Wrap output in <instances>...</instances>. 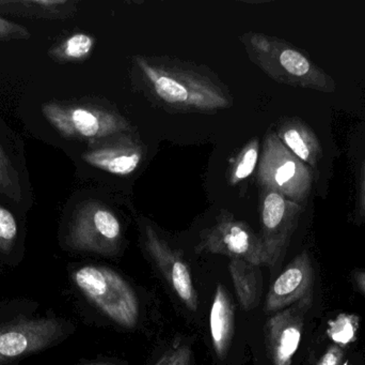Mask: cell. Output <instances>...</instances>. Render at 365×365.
<instances>
[{
	"instance_id": "1",
	"label": "cell",
	"mask_w": 365,
	"mask_h": 365,
	"mask_svg": "<svg viewBox=\"0 0 365 365\" xmlns=\"http://www.w3.org/2000/svg\"><path fill=\"white\" fill-rule=\"evenodd\" d=\"M141 85L158 104L188 113H210L231 105L225 90L197 69L169 58L134 57Z\"/></svg>"
},
{
	"instance_id": "2",
	"label": "cell",
	"mask_w": 365,
	"mask_h": 365,
	"mask_svg": "<svg viewBox=\"0 0 365 365\" xmlns=\"http://www.w3.org/2000/svg\"><path fill=\"white\" fill-rule=\"evenodd\" d=\"M27 300L0 304V365H17L59 344L71 332L63 319L36 313Z\"/></svg>"
},
{
	"instance_id": "3",
	"label": "cell",
	"mask_w": 365,
	"mask_h": 365,
	"mask_svg": "<svg viewBox=\"0 0 365 365\" xmlns=\"http://www.w3.org/2000/svg\"><path fill=\"white\" fill-rule=\"evenodd\" d=\"M242 42L250 59L278 83L325 94L336 91L334 77L287 41L251 32L242 36Z\"/></svg>"
},
{
	"instance_id": "4",
	"label": "cell",
	"mask_w": 365,
	"mask_h": 365,
	"mask_svg": "<svg viewBox=\"0 0 365 365\" xmlns=\"http://www.w3.org/2000/svg\"><path fill=\"white\" fill-rule=\"evenodd\" d=\"M78 291L109 319L133 329L139 321V301L130 285L110 268L83 266L73 272Z\"/></svg>"
},
{
	"instance_id": "5",
	"label": "cell",
	"mask_w": 365,
	"mask_h": 365,
	"mask_svg": "<svg viewBox=\"0 0 365 365\" xmlns=\"http://www.w3.org/2000/svg\"><path fill=\"white\" fill-rule=\"evenodd\" d=\"M257 177L262 188L277 191L302 207H306L314 184L312 171L283 145L274 132L266 135Z\"/></svg>"
},
{
	"instance_id": "6",
	"label": "cell",
	"mask_w": 365,
	"mask_h": 365,
	"mask_svg": "<svg viewBox=\"0 0 365 365\" xmlns=\"http://www.w3.org/2000/svg\"><path fill=\"white\" fill-rule=\"evenodd\" d=\"M42 114L62 136L68 139L93 143L130 131L125 118L98 105L49 102L43 106Z\"/></svg>"
},
{
	"instance_id": "7",
	"label": "cell",
	"mask_w": 365,
	"mask_h": 365,
	"mask_svg": "<svg viewBox=\"0 0 365 365\" xmlns=\"http://www.w3.org/2000/svg\"><path fill=\"white\" fill-rule=\"evenodd\" d=\"M66 242L78 252L115 255L122 244L121 223L104 204L85 201L74 212Z\"/></svg>"
},
{
	"instance_id": "8",
	"label": "cell",
	"mask_w": 365,
	"mask_h": 365,
	"mask_svg": "<svg viewBox=\"0 0 365 365\" xmlns=\"http://www.w3.org/2000/svg\"><path fill=\"white\" fill-rule=\"evenodd\" d=\"M197 251L244 259L259 267L276 264L261 236L227 212H222L216 224L204 233Z\"/></svg>"
},
{
	"instance_id": "9",
	"label": "cell",
	"mask_w": 365,
	"mask_h": 365,
	"mask_svg": "<svg viewBox=\"0 0 365 365\" xmlns=\"http://www.w3.org/2000/svg\"><path fill=\"white\" fill-rule=\"evenodd\" d=\"M304 211V207L289 201L281 193L262 188L261 238L276 263L287 250Z\"/></svg>"
},
{
	"instance_id": "10",
	"label": "cell",
	"mask_w": 365,
	"mask_h": 365,
	"mask_svg": "<svg viewBox=\"0 0 365 365\" xmlns=\"http://www.w3.org/2000/svg\"><path fill=\"white\" fill-rule=\"evenodd\" d=\"M313 299L302 300L284 310L274 313L265 326L268 356L274 365H291L299 347L304 316Z\"/></svg>"
},
{
	"instance_id": "11",
	"label": "cell",
	"mask_w": 365,
	"mask_h": 365,
	"mask_svg": "<svg viewBox=\"0 0 365 365\" xmlns=\"http://www.w3.org/2000/svg\"><path fill=\"white\" fill-rule=\"evenodd\" d=\"M145 246L182 304L195 312L197 309V291L181 253L173 250L150 225L145 227Z\"/></svg>"
},
{
	"instance_id": "12",
	"label": "cell",
	"mask_w": 365,
	"mask_h": 365,
	"mask_svg": "<svg viewBox=\"0 0 365 365\" xmlns=\"http://www.w3.org/2000/svg\"><path fill=\"white\" fill-rule=\"evenodd\" d=\"M91 144L83 159L96 169L113 175L126 176L134 173L145 152L138 141L126 132L117 133Z\"/></svg>"
},
{
	"instance_id": "13",
	"label": "cell",
	"mask_w": 365,
	"mask_h": 365,
	"mask_svg": "<svg viewBox=\"0 0 365 365\" xmlns=\"http://www.w3.org/2000/svg\"><path fill=\"white\" fill-rule=\"evenodd\" d=\"M313 299V268L308 253L296 256L270 287L265 312L277 313L302 300Z\"/></svg>"
},
{
	"instance_id": "14",
	"label": "cell",
	"mask_w": 365,
	"mask_h": 365,
	"mask_svg": "<svg viewBox=\"0 0 365 365\" xmlns=\"http://www.w3.org/2000/svg\"><path fill=\"white\" fill-rule=\"evenodd\" d=\"M276 134L283 145L312 171L314 182L319 181V186L324 188L325 152L314 130L299 118H289L281 122Z\"/></svg>"
},
{
	"instance_id": "15",
	"label": "cell",
	"mask_w": 365,
	"mask_h": 365,
	"mask_svg": "<svg viewBox=\"0 0 365 365\" xmlns=\"http://www.w3.org/2000/svg\"><path fill=\"white\" fill-rule=\"evenodd\" d=\"M235 328V308L227 289L219 284L210 313V331L215 353L221 359L227 357Z\"/></svg>"
},
{
	"instance_id": "16",
	"label": "cell",
	"mask_w": 365,
	"mask_h": 365,
	"mask_svg": "<svg viewBox=\"0 0 365 365\" xmlns=\"http://www.w3.org/2000/svg\"><path fill=\"white\" fill-rule=\"evenodd\" d=\"M229 271L240 306L245 311L253 310L262 296L263 280L259 266L252 265L244 259H231Z\"/></svg>"
},
{
	"instance_id": "17",
	"label": "cell",
	"mask_w": 365,
	"mask_h": 365,
	"mask_svg": "<svg viewBox=\"0 0 365 365\" xmlns=\"http://www.w3.org/2000/svg\"><path fill=\"white\" fill-rule=\"evenodd\" d=\"M94 39L87 34L78 32L62 41L49 51V56L57 61H83L91 54Z\"/></svg>"
},
{
	"instance_id": "18",
	"label": "cell",
	"mask_w": 365,
	"mask_h": 365,
	"mask_svg": "<svg viewBox=\"0 0 365 365\" xmlns=\"http://www.w3.org/2000/svg\"><path fill=\"white\" fill-rule=\"evenodd\" d=\"M259 139H252L245 146L230 171V184L232 186L247 179L255 171L259 162Z\"/></svg>"
},
{
	"instance_id": "19",
	"label": "cell",
	"mask_w": 365,
	"mask_h": 365,
	"mask_svg": "<svg viewBox=\"0 0 365 365\" xmlns=\"http://www.w3.org/2000/svg\"><path fill=\"white\" fill-rule=\"evenodd\" d=\"M359 319L356 315L341 314L330 321L328 336L339 346H346L357 339Z\"/></svg>"
},
{
	"instance_id": "20",
	"label": "cell",
	"mask_w": 365,
	"mask_h": 365,
	"mask_svg": "<svg viewBox=\"0 0 365 365\" xmlns=\"http://www.w3.org/2000/svg\"><path fill=\"white\" fill-rule=\"evenodd\" d=\"M0 193L19 201L21 197L19 178L8 156L0 146Z\"/></svg>"
},
{
	"instance_id": "21",
	"label": "cell",
	"mask_w": 365,
	"mask_h": 365,
	"mask_svg": "<svg viewBox=\"0 0 365 365\" xmlns=\"http://www.w3.org/2000/svg\"><path fill=\"white\" fill-rule=\"evenodd\" d=\"M19 226L13 214L0 205V253L10 255L14 250Z\"/></svg>"
},
{
	"instance_id": "22",
	"label": "cell",
	"mask_w": 365,
	"mask_h": 365,
	"mask_svg": "<svg viewBox=\"0 0 365 365\" xmlns=\"http://www.w3.org/2000/svg\"><path fill=\"white\" fill-rule=\"evenodd\" d=\"M353 219L355 224H365V154L360 162L357 177H356V196Z\"/></svg>"
},
{
	"instance_id": "23",
	"label": "cell",
	"mask_w": 365,
	"mask_h": 365,
	"mask_svg": "<svg viewBox=\"0 0 365 365\" xmlns=\"http://www.w3.org/2000/svg\"><path fill=\"white\" fill-rule=\"evenodd\" d=\"M191 349L186 345L171 347L156 365H190Z\"/></svg>"
},
{
	"instance_id": "24",
	"label": "cell",
	"mask_w": 365,
	"mask_h": 365,
	"mask_svg": "<svg viewBox=\"0 0 365 365\" xmlns=\"http://www.w3.org/2000/svg\"><path fill=\"white\" fill-rule=\"evenodd\" d=\"M29 36V31L23 26L0 17V40L27 39Z\"/></svg>"
},
{
	"instance_id": "25",
	"label": "cell",
	"mask_w": 365,
	"mask_h": 365,
	"mask_svg": "<svg viewBox=\"0 0 365 365\" xmlns=\"http://www.w3.org/2000/svg\"><path fill=\"white\" fill-rule=\"evenodd\" d=\"M344 360V351L339 345H332L324 354L317 365H342Z\"/></svg>"
},
{
	"instance_id": "26",
	"label": "cell",
	"mask_w": 365,
	"mask_h": 365,
	"mask_svg": "<svg viewBox=\"0 0 365 365\" xmlns=\"http://www.w3.org/2000/svg\"><path fill=\"white\" fill-rule=\"evenodd\" d=\"M354 281L357 284L358 289L365 295V271L364 270H356L354 272Z\"/></svg>"
},
{
	"instance_id": "27",
	"label": "cell",
	"mask_w": 365,
	"mask_h": 365,
	"mask_svg": "<svg viewBox=\"0 0 365 365\" xmlns=\"http://www.w3.org/2000/svg\"><path fill=\"white\" fill-rule=\"evenodd\" d=\"M87 365H115L113 364H87Z\"/></svg>"
}]
</instances>
